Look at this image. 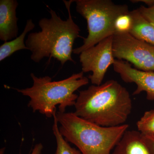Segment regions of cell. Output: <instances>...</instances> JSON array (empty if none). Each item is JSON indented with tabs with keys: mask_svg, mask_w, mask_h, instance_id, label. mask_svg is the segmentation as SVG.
Here are the masks:
<instances>
[{
	"mask_svg": "<svg viewBox=\"0 0 154 154\" xmlns=\"http://www.w3.org/2000/svg\"><path fill=\"white\" fill-rule=\"evenodd\" d=\"M74 106V113L79 117L100 126L113 127L125 124L132 103L126 88L110 80L79 91Z\"/></svg>",
	"mask_w": 154,
	"mask_h": 154,
	"instance_id": "1",
	"label": "cell"
},
{
	"mask_svg": "<svg viewBox=\"0 0 154 154\" xmlns=\"http://www.w3.org/2000/svg\"><path fill=\"white\" fill-rule=\"evenodd\" d=\"M74 1H63L69 14L66 20H62L50 9L51 18H42L38 22L41 31L28 35L25 45L31 51L30 58L34 62L38 63L45 57H48L55 59L62 66L68 61L75 63L72 57L73 46L81 30L71 13V5Z\"/></svg>",
	"mask_w": 154,
	"mask_h": 154,
	"instance_id": "2",
	"label": "cell"
},
{
	"mask_svg": "<svg viewBox=\"0 0 154 154\" xmlns=\"http://www.w3.org/2000/svg\"><path fill=\"white\" fill-rule=\"evenodd\" d=\"M61 134L82 154H111L129 125L106 127L79 117L74 112L56 113Z\"/></svg>",
	"mask_w": 154,
	"mask_h": 154,
	"instance_id": "3",
	"label": "cell"
},
{
	"mask_svg": "<svg viewBox=\"0 0 154 154\" xmlns=\"http://www.w3.org/2000/svg\"><path fill=\"white\" fill-rule=\"evenodd\" d=\"M84 73L82 71L64 80L52 81L48 76L38 78L32 73V87L16 90L30 98L28 105L33 112L38 111L51 118L56 112L57 105L59 111L63 113L66 112L67 107L74 106L78 97L75 92L89 82Z\"/></svg>",
	"mask_w": 154,
	"mask_h": 154,
	"instance_id": "4",
	"label": "cell"
},
{
	"mask_svg": "<svg viewBox=\"0 0 154 154\" xmlns=\"http://www.w3.org/2000/svg\"><path fill=\"white\" fill-rule=\"evenodd\" d=\"M77 12L87 20L88 35L82 46L73 53L80 54L95 46L103 39L113 36L116 32V20L130 11L126 5H117L110 0H75Z\"/></svg>",
	"mask_w": 154,
	"mask_h": 154,
	"instance_id": "5",
	"label": "cell"
},
{
	"mask_svg": "<svg viewBox=\"0 0 154 154\" xmlns=\"http://www.w3.org/2000/svg\"><path fill=\"white\" fill-rule=\"evenodd\" d=\"M113 56L133 64L137 69L154 72V45L135 38L129 33L113 35Z\"/></svg>",
	"mask_w": 154,
	"mask_h": 154,
	"instance_id": "6",
	"label": "cell"
},
{
	"mask_svg": "<svg viewBox=\"0 0 154 154\" xmlns=\"http://www.w3.org/2000/svg\"><path fill=\"white\" fill-rule=\"evenodd\" d=\"M113 36L103 39L80 54L82 71L84 73L92 72V74L88 77L92 85L102 84L107 69L115 62L113 51Z\"/></svg>",
	"mask_w": 154,
	"mask_h": 154,
	"instance_id": "7",
	"label": "cell"
},
{
	"mask_svg": "<svg viewBox=\"0 0 154 154\" xmlns=\"http://www.w3.org/2000/svg\"><path fill=\"white\" fill-rule=\"evenodd\" d=\"M114 71L126 83H134L137 89L134 95L143 92L146 94V99L154 100V72H146L133 68L128 62L115 59L113 64Z\"/></svg>",
	"mask_w": 154,
	"mask_h": 154,
	"instance_id": "8",
	"label": "cell"
},
{
	"mask_svg": "<svg viewBox=\"0 0 154 154\" xmlns=\"http://www.w3.org/2000/svg\"><path fill=\"white\" fill-rule=\"evenodd\" d=\"M18 6L17 0L0 1V39L5 42L18 37L19 19L16 11Z\"/></svg>",
	"mask_w": 154,
	"mask_h": 154,
	"instance_id": "9",
	"label": "cell"
},
{
	"mask_svg": "<svg viewBox=\"0 0 154 154\" xmlns=\"http://www.w3.org/2000/svg\"><path fill=\"white\" fill-rule=\"evenodd\" d=\"M111 154H151L138 131L127 130Z\"/></svg>",
	"mask_w": 154,
	"mask_h": 154,
	"instance_id": "10",
	"label": "cell"
},
{
	"mask_svg": "<svg viewBox=\"0 0 154 154\" xmlns=\"http://www.w3.org/2000/svg\"><path fill=\"white\" fill-rule=\"evenodd\" d=\"M132 25L129 33L135 38L154 45V26L140 14L138 9L130 11Z\"/></svg>",
	"mask_w": 154,
	"mask_h": 154,
	"instance_id": "11",
	"label": "cell"
},
{
	"mask_svg": "<svg viewBox=\"0 0 154 154\" xmlns=\"http://www.w3.org/2000/svg\"><path fill=\"white\" fill-rule=\"evenodd\" d=\"M35 27L32 19H28L21 35L11 41L5 42L2 44L0 46V61L4 60L18 51L28 50L25 43V38L27 33L33 30Z\"/></svg>",
	"mask_w": 154,
	"mask_h": 154,
	"instance_id": "12",
	"label": "cell"
},
{
	"mask_svg": "<svg viewBox=\"0 0 154 154\" xmlns=\"http://www.w3.org/2000/svg\"><path fill=\"white\" fill-rule=\"evenodd\" d=\"M57 112V111H56ZM54 114V123L52 130L57 143V148L54 154H82L79 149L72 147L69 142L61 134L59 128L58 122L56 117V113Z\"/></svg>",
	"mask_w": 154,
	"mask_h": 154,
	"instance_id": "13",
	"label": "cell"
},
{
	"mask_svg": "<svg viewBox=\"0 0 154 154\" xmlns=\"http://www.w3.org/2000/svg\"><path fill=\"white\" fill-rule=\"evenodd\" d=\"M137 126L141 133L154 134V109L146 111L137 122Z\"/></svg>",
	"mask_w": 154,
	"mask_h": 154,
	"instance_id": "14",
	"label": "cell"
},
{
	"mask_svg": "<svg viewBox=\"0 0 154 154\" xmlns=\"http://www.w3.org/2000/svg\"><path fill=\"white\" fill-rule=\"evenodd\" d=\"M132 25V19L130 14H123L116 20L115 28L116 33H129Z\"/></svg>",
	"mask_w": 154,
	"mask_h": 154,
	"instance_id": "15",
	"label": "cell"
},
{
	"mask_svg": "<svg viewBox=\"0 0 154 154\" xmlns=\"http://www.w3.org/2000/svg\"><path fill=\"white\" fill-rule=\"evenodd\" d=\"M138 9L146 20L154 24V5L150 8L141 6Z\"/></svg>",
	"mask_w": 154,
	"mask_h": 154,
	"instance_id": "16",
	"label": "cell"
},
{
	"mask_svg": "<svg viewBox=\"0 0 154 154\" xmlns=\"http://www.w3.org/2000/svg\"><path fill=\"white\" fill-rule=\"evenodd\" d=\"M141 134L150 153L151 154H154V134Z\"/></svg>",
	"mask_w": 154,
	"mask_h": 154,
	"instance_id": "17",
	"label": "cell"
},
{
	"mask_svg": "<svg viewBox=\"0 0 154 154\" xmlns=\"http://www.w3.org/2000/svg\"><path fill=\"white\" fill-rule=\"evenodd\" d=\"M43 149V146L41 143H38L34 146L30 154H41ZM5 148H3L0 150V154H4Z\"/></svg>",
	"mask_w": 154,
	"mask_h": 154,
	"instance_id": "18",
	"label": "cell"
},
{
	"mask_svg": "<svg viewBox=\"0 0 154 154\" xmlns=\"http://www.w3.org/2000/svg\"><path fill=\"white\" fill-rule=\"evenodd\" d=\"M131 2L132 3L143 2L148 6V8L154 5V0H132Z\"/></svg>",
	"mask_w": 154,
	"mask_h": 154,
	"instance_id": "19",
	"label": "cell"
}]
</instances>
